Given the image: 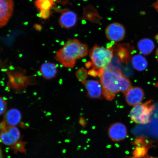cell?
<instances>
[{"mask_svg":"<svg viewBox=\"0 0 158 158\" xmlns=\"http://www.w3.org/2000/svg\"><path fill=\"white\" fill-rule=\"evenodd\" d=\"M145 158H156V157H153L148 156V157H146Z\"/></svg>","mask_w":158,"mask_h":158,"instance_id":"cell-30","label":"cell"},{"mask_svg":"<svg viewBox=\"0 0 158 158\" xmlns=\"http://www.w3.org/2000/svg\"><path fill=\"white\" fill-rule=\"evenodd\" d=\"M77 16L74 12L66 10L61 14L59 19V25L63 28L70 29L76 25Z\"/></svg>","mask_w":158,"mask_h":158,"instance_id":"cell-13","label":"cell"},{"mask_svg":"<svg viewBox=\"0 0 158 158\" xmlns=\"http://www.w3.org/2000/svg\"><path fill=\"white\" fill-rule=\"evenodd\" d=\"M22 114L17 108L7 110L3 114V121L8 126H15L21 122Z\"/></svg>","mask_w":158,"mask_h":158,"instance_id":"cell-15","label":"cell"},{"mask_svg":"<svg viewBox=\"0 0 158 158\" xmlns=\"http://www.w3.org/2000/svg\"><path fill=\"white\" fill-rule=\"evenodd\" d=\"M8 126L3 120L2 121L0 122V133L5 130Z\"/></svg>","mask_w":158,"mask_h":158,"instance_id":"cell-24","label":"cell"},{"mask_svg":"<svg viewBox=\"0 0 158 158\" xmlns=\"http://www.w3.org/2000/svg\"><path fill=\"white\" fill-rule=\"evenodd\" d=\"M137 46L140 52L146 55L151 54L155 48L153 41L148 38L142 39L139 40Z\"/></svg>","mask_w":158,"mask_h":158,"instance_id":"cell-17","label":"cell"},{"mask_svg":"<svg viewBox=\"0 0 158 158\" xmlns=\"http://www.w3.org/2000/svg\"><path fill=\"white\" fill-rule=\"evenodd\" d=\"M7 102L4 98L0 96V116L4 114L7 110Z\"/></svg>","mask_w":158,"mask_h":158,"instance_id":"cell-21","label":"cell"},{"mask_svg":"<svg viewBox=\"0 0 158 158\" xmlns=\"http://www.w3.org/2000/svg\"><path fill=\"white\" fill-rule=\"evenodd\" d=\"M113 47L114 54L122 63H127L131 59L133 48L129 44H116Z\"/></svg>","mask_w":158,"mask_h":158,"instance_id":"cell-10","label":"cell"},{"mask_svg":"<svg viewBox=\"0 0 158 158\" xmlns=\"http://www.w3.org/2000/svg\"><path fill=\"white\" fill-rule=\"evenodd\" d=\"M14 8L13 0H0V28L8 23L13 15Z\"/></svg>","mask_w":158,"mask_h":158,"instance_id":"cell-8","label":"cell"},{"mask_svg":"<svg viewBox=\"0 0 158 158\" xmlns=\"http://www.w3.org/2000/svg\"><path fill=\"white\" fill-rule=\"evenodd\" d=\"M131 64L133 68L138 71L146 70L148 66V62L145 57L140 54H137L132 57Z\"/></svg>","mask_w":158,"mask_h":158,"instance_id":"cell-18","label":"cell"},{"mask_svg":"<svg viewBox=\"0 0 158 158\" xmlns=\"http://www.w3.org/2000/svg\"><path fill=\"white\" fill-rule=\"evenodd\" d=\"M88 54L87 45L78 40L70 39L56 51L55 58L64 68H73L77 60L84 58Z\"/></svg>","mask_w":158,"mask_h":158,"instance_id":"cell-2","label":"cell"},{"mask_svg":"<svg viewBox=\"0 0 158 158\" xmlns=\"http://www.w3.org/2000/svg\"><path fill=\"white\" fill-rule=\"evenodd\" d=\"M106 36L108 40L112 42H118L124 38L126 35V29L121 23L114 22L110 23L106 27Z\"/></svg>","mask_w":158,"mask_h":158,"instance_id":"cell-6","label":"cell"},{"mask_svg":"<svg viewBox=\"0 0 158 158\" xmlns=\"http://www.w3.org/2000/svg\"><path fill=\"white\" fill-rule=\"evenodd\" d=\"M86 66L87 67V68H89L90 67L92 66V63L89 62L87 63L86 64Z\"/></svg>","mask_w":158,"mask_h":158,"instance_id":"cell-26","label":"cell"},{"mask_svg":"<svg viewBox=\"0 0 158 158\" xmlns=\"http://www.w3.org/2000/svg\"><path fill=\"white\" fill-rule=\"evenodd\" d=\"M102 94L107 100L112 101L116 94L122 92L124 94L132 87L131 81L122 73L100 69L98 71Z\"/></svg>","mask_w":158,"mask_h":158,"instance_id":"cell-1","label":"cell"},{"mask_svg":"<svg viewBox=\"0 0 158 158\" xmlns=\"http://www.w3.org/2000/svg\"><path fill=\"white\" fill-rule=\"evenodd\" d=\"M54 0H36L35 5L40 10L39 15L44 19L48 18L51 9L54 4Z\"/></svg>","mask_w":158,"mask_h":158,"instance_id":"cell-16","label":"cell"},{"mask_svg":"<svg viewBox=\"0 0 158 158\" xmlns=\"http://www.w3.org/2000/svg\"><path fill=\"white\" fill-rule=\"evenodd\" d=\"M154 109L151 100L143 104L140 103L134 106L130 112V116L135 123L144 124L151 121V115Z\"/></svg>","mask_w":158,"mask_h":158,"instance_id":"cell-5","label":"cell"},{"mask_svg":"<svg viewBox=\"0 0 158 158\" xmlns=\"http://www.w3.org/2000/svg\"><path fill=\"white\" fill-rule=\"evenodd\" d=\"M156 40L158 41V34L156 35L155 37Z\"/></svg>","mask_w":158,"mask_h":158,"instance_id":"cell-29","label":"cell"},{"mask_svg":"<svg viewBox=\"0 0 158 158\" xmlns=\"http://www.w3.org/2000/svg\"><path fill=\"white\" fill-rule=\"evenodd\" d=\"M88 74L91 76L96 77L97 76H98V71L94 70V69H92L89 71Z\"/></svg>","mask_w":158,"mask_h":158,"instance_id":"cell-23","label":"cell"},{"mask_svg":"<svg viewBox=\"0 0 158 158\" xmlns=\"http://www.w3.org/2000/svg\"><path fill=\"white\" fill-rule=\"evenodd\" d=\"M124 95L126 102L132 106L141 103L145 96L143 89L138 87H132Z\"/></svg>","mask_w":158,"mask_h":158,"instance_id":"cell-11","label":"cell"},{"mask_svg":"<svg viewBox=\"0 0 158 158\" xmlns=\"http://www.w3.org/2000/svg\"><path fill=\"white\" fill-rule=\"evenodd\" d=\"M109 137L112 141L119 142L125 139L127 137V128L124 124L116 123L112 124L108 130Z\"/></svg>","mask_w":158,"mask_h":158,"instance_id":"cell-9","label":"cell"},{"mask_svg":"<svg viewBox=\"0 0 158 158\" xmlns=\"http://www.w3.org/2000/svg\"><path fill=\"white\" fill-rule=\"evenodd\" d=\"M87 91L89 97L91 98H99L102 94L101 84L98 81L85 80L82 82Z\"/></svg>","mask_w":158,"mask_h":158,"instance_id":"cell-12","label":"cell"},{"mask_svg":"<svg viewBox=\"0 0 158 158\" xmlns=\"http://www.w3.org/2000/svg\"><path fill=\"white\" fill-rule=\"evenodd\" d=\"M0 158H4L1 148H0Z\"/></svg>","mask_w":158,"mask_h":158,"instance_id":"cell-27","label":"cell"},{"mask_svg":"<svg viewBox=\"0 0 158 158\" xmlns=\"http://www.w3.org/2000/svg\"><path fill=\"white\" fill-rule=\"evenodd\" d=\"M148 149L147 148L143 147L141 148H137L134 152V158H139L143 156L147 153Z\"/></svg>","mask_w":158,"mask_h":158,"instance_id":"cell-22","label":"cell"},{"mask_svg":"<svg viewBox=\"0 0 158 158\" xmlns=\"http://www.w3.org/2000/svg\"><path fill=\"white\" fill-rule=\"evenodd\" d=\"M114 55L112 46L106 48L104 47L95 45L89 51L92 66L94 69L98 70L105 68L111 62Z\"/></svg>","mask_w":158,"mask_h":158,"instance_id":"cell-4","label":"cell"},{"mask_svg":"<svg viewBox=\"0 0 158 158\" xmlns=\"http://www.w3.org/2000/svg\"><path fill=\"white\" fill-rule=\"evenodd\" d=\"M3 70L8 77L7 87L18 94H22L27 90L29 85L36 84L37 82L34 77L26 74V71L21 68L7 69L4 66Z\"/></svg>","mask_w":158,"mask_h":158,"instance_id":"cell-3","label":"cell"},{"mask_svg":"<svg viewBox=\"0 0 158 158\" xmlns=\"http://www.w3.org/2000/svg\"><path fill=\"white\" fill-rule=\"evenodd\" d=\"M26 143L22 141H19L14 145L11 146V149L14 151L15 152H20L22 153L26 152V150L25 148V145Z\"/></svg>","mask_w":158,"mask_h":158,"instance_id":"cell-19","label":"cell"},{"mask_svg":"<svg viewBox=\"0 0 158 158\" xmlns=\"http://www.w3.org/2000/svg\"><path fill=\"white\" fill-rule=\"evenodd\" d=\"M156 58L158 62V48L156 51Z\"/></svg>","mask_w":158,"mask_h":158,"instance_id":"cell-28","label":"cell"},{"mask_svg":"<svg viewBox=\"0 0 158 158\" xmlns=\"http://www.w3.org/2000/svg\"><path fill=\"white\" fill-rule=\"evenodd\" d=\"M153 7L155 8L158 13V0L155 2L153 5Z\"/></svg>","mask_w":158,"mask_h":158,"instance_id":"cell-25","label":"cell"},{"mask_svg":"<svg viewBox=\"0 0 158 158\" xmlns=\"http://www.w3.org/2000/svg\"><path fill=\"white\" fill-rule=\"evenodd\" d=\"M88 74V72L84 69H79L76 72L77 78L81 82L86 80Z\"/></svg>","mask_w":158,"mask_h":158,"instance_id":"cell-20","label":"cell"},{"mask_svg":"<svg viewBox=\"0 0 158 158\" xmlns=\"http://www.w3.org/2000/svg\"><path fill=\"white\" fill-rule=\"evenodd\" d=\"M39 72L44 80H51L56 77L58 74V69L55 63L46 62L41 65Z\"/></svg>","mask_w":158,"mask_h":158,"instance_id":"cell-14","label":"cell"},{"mask_svg":"<svg viewBox=\"0 0 158 158\" xmlns=\"http://www.w3.org/2000/svg\"><path fill=\"white\" fill-rule=\"evenodd\" d=\"M21 133L16 126H7L0 133V140L5 145L11 146L19 141Z\"/></svg>","mask_w":158,"mask_h":158,"instance_id":"cell-7","label":"cell"}]
</instances>
